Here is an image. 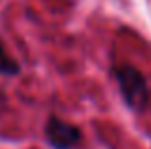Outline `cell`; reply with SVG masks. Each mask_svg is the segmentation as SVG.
<instances>
[{
	"mask_svg": "<svg viewBox=\"0 0 151 149\" xmlns=\"http://www.w3.org/2000/svg\"><path fill=\"white\" fill-rule=\"evenodd\" d=\"M113 74L117 78V84L121 88V94L124 97L126 105L130 109L142 111L149 100V88L144 74L132 65H119L113 69Z\"/></svg>",
	"mask_w": 151,
	"mask_h": 149,
	"instance_id": "1",
	"label": "cell"
},
{
	"mask_svg": "<svg viewBox=\"0 0 151 149\" xmlns=\"http://www.w3.org/2000/svg\"><path fill=\"white\" fill-rule=\"evenodd\" d=\"M46 140L54 149H73L81 142V128L52 115L46 122Z\"/></svg>",
	"mask_w": 151,
	"mask_h": 149,
	"instance_id": "2",
	"label": "cell"
},
{
	"mask_svg": "<svg viewBox=\"0 0 151 149\" xmlns=\"http://www.w3.org/2000/svg\"><path fill=\"white\" fill-rule=\"evenodd\" d=\"M19 73V63L14 57L8 54L4 42L0 40V74H6V77H15Z\"/></svg>",
	"mask_w": 151,
	"mask_h": 149,
	"instance_id": "3",
	"label": "cell"
}]
</instances>
